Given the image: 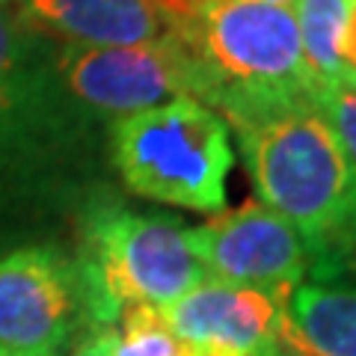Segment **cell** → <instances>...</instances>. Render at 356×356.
I'll use <instances>...</instances> for the list:
<instances>
[{
  "label": "cell",
  "instance_id": "52a82bcc",
  "mask_svg": "<svg viewBox=\"0 0 356 356\" xmlns=\"http://www.w3.org/2000/svg\"><path fill=\"white\" fill-rule=\"evenodd\" d=\"M187 238L211 280L255 288L282 306L312 276V252L303 235L261 202L220 211L202 226L187 229Z\"/></svg>",
  "mask_w": 356,
  "mask_h": 356
},
{
  "label": "cell",
  "instance_id": "8fae6325",
  "mask_svg": "<svg viewBox=\"0 0 356 356\" xmlns=\"http://www.w3.org/2000/svg\"><path fill=\"white\" fill-rule=\"evenodd\" d=\"M282 356H356V285L303 282L276 330Z\"/></svg>",
  "mask_w": 356,
  "mask_h": 356
},
{
  "label": "cell",
  "instance_id": "9c48e42d",
  "mask_svg": "<svg viewBox=\"0 0 356 356\" xmlns=\"http://www.w3.org/2000/svg\"><path fill=\"white\" fill-rule=\"evenodd\" d=\"M285 306L255 288L208 280L161 315L191 356H261L276 348Z\"/></svg>",
  "mask_w": 356,
  "mask_h": 356
},
{
  "label": "cell",
  "instance_id": "5b68a950",
  "mask_svg": "<svg viewBox=\"0 0 356 356\" xmlns=\"http://www.w3.org/2000/svg\"><path fill=\"white\" fill-rule=\"evenodd\" d=\"M57 77L77 110L131 116L172 98L205 102L202 65L181 39L146 44H57Z\"/></svg>",
  "mask_w": 356,
  "mask_h": 356
},
{
  "label": "cell",
  "instance_id": "d6986e66",
  "mask_svg": "<svg viewBox=\"0 0 356 356\" xmlns=\"http://www.w3.org/2000/svg\"><path fill=\"white\" fill-rule=\"evenodd\" d=\"M0 356H60L54 350H42V353H24V350H9V348H0Z\"/></svg>",
  "mask_w": 356,
  "mask_h": 356
},
{
  "label": "cell",
  "instance_id": "ac0fdd59",
  "mask_svg": "<svg viewBox=\"0 0 356 356\" xmlns=\"http://www.w3.org/2000/svg\"><path fill=\"white\" fill-rule=\"evenodd\" d=\"M344 65H348L350 81H356V0H353V6H350L348 33H344Z\"/></svg>",
  "mask_w": 356,
  "mask_h": 356
},
{
  "label": "cell",
  "instance_id": "3957f363",
  "mask_svg": "<svg viewBox=\"0 0 356 356\" xmlns=\"http://www.w3.org/2000/svg\"><path fill=\"white\" fill-rule=\"evenodd\" d=\"M181 220L104 208L86 229L81 259L92 327H113L125 306H170L208 282Z\"/></svg>",
  "mask_w": 356,
  "mask_h": 356
},
{
  "label": "cell",
  "instance_id": "7402d4cb",
  "mask_svg": "<svg viewBox=\"0 0 356 356\" xmlns=\"http://www.w3.org/2000/svg\"><path fill=\"white\" fill-rule=\"evenodd\" d=\"M6 3H13V0H0V9H3V6H6Z\"/></svg>",
  "mask_w": 356,
  "mask_h": 356
},
{
  "label": "cell",
  "instance_id": "8992f818",
  "mask_svg": "<svg viewBox=\"0 0 356 356\" xmlns=\"http://www.w3.org/2000/svg\"><path fill=\"white\" fill-rule=\"evenodd\" d=\"M89 318V288L81 259L51 243L0 255V348L60 353Z\"/></svg>",
  "mask_w": 356,
  "mask_h": 356
},
{
  "label": "cell",
  "instance_id": "277c9868",
  "mask_svg": "<svg viewBox=\"0 0 356 356\" xmlns=\"http://www.w3.org/2000/svg\"><path fill=\"white\" fill-rule=\"evenodd\" d=\"M181 42L202 65L208 92L222 86L315 92L291 6L261 0H196Z\"/></svg>",
  "mask_w": 356,
  "mask_h": 356
},
{
  "label": "cell",
  "instance_id": "30bf717a",
  "mask_svg": "<svg viewBox=\"0 0 356 356\" xmlns=\"http://www.w3.org/2000/svg\"><path fill=\"white\" fill-rule=\"evenodd\" d=\"M15 15L60 44H146L181 39L196 0H15Z\"/></svg>",
  "mask_w": 356,
  "mask_h": 356
},
{
  "label": "cell",
  "instance_id": "7a4b0ae2",
  "mask_svg": "<svg viewBox=\"0 0 356 356\" xmlns=\"http://www.w3.org/2000/svg\"><path fill=\"white\" fill-rule=\"evenodd\" d=\"M110 154L131 193L199 214L226 211V178L235 163L232 134L196 98L181 95L113 119Z\"/></svg>",
  "mask_w": 356,
  "mask_h": 356
},
{
  "label": "cell",
  "instance_id": "6da1fadb",
  "mask_svg": "<svg viewBox=\"0 0 356 356\" xmlns=\"http://www.w3.org/2000/svg\"><path fill=\"white\" fill-rule=\"evenodd\" d=\"M312 95L222 86L208 107L238 137L261 205L280 211L303 235L315 267L356 196V163Z\"/></svg>",
  "mask_w": 356,
  "mask_h": 356
},
{
  "label": "cell",
  "instance_id": "7c38bea8",
  "mask_svg": "<svg viewBox=\"0 0 356 356\" xmlns=\"http://www.w3.org/2000/svg\"><path fill=\"white\" fill-rule=\"evenodd\" d=\"M353 0H294L291 13L303 42V57L318 81H350L344 65V33H348Z\"/></svg>",
  "mask_w": 356,
  "mask_h": 356
},
{
  "label": "cell",
  "instance_id": "9a60e30c",
  "mask_svg": "<svg viewBox=\"0 0 356 356\" xmlns=\"http://www.w3.org/2000/svg\"><path fill=\"white\" fill-rule=\"evenodd\" d=\"M341 273L356 276V196L341 220L336 238L327 243V250L318 255L315 267H312V276L321 282L332 280V276H341Z\"/></svg>",
  "mask_w": 356,
  "mask_h": 356
},
{
  "label": "cell",
  "instance_id": "ba28073f",
  "mask_svg": "<svg viewBox=\"0 0 356 356\" xmlns=\"http://www.w3.org/2000/svg\"><path fill=\"white\" fill-rule=\"evenodd\" d=\"M57 77V44L0 9V137L36 163L72 125Z\"/></svg>",
  "mask_w": 356,
  "mask_h": 356
},
{
  "label": "cell",
  "instance_id": "5bb4252c",
  "mask_svg": "<svg viewBox=\"0 0 356 356\" xmlns=\"http://www.w3.org/2000/svg\"><path fill=\"white\" fill-rule=\"evenodd\" d=\"M312 98L341 143L344 154L356 163V81H321Z\"/></svg>",
  "mask_w": 356,
  "mask_h": 356
},
{
  "label": "cell",
  "instance_id": "4fadbf2b",
  "mask_svg": "<svg viewBox=\"0 0 356 356\" xmlns=\"http://www.w3.org/2000/svg\"><path fill=\"white\" fill-rule=\"evenodd\" d=\"M116 324L119 356H191L158 306H125Z\"/></svg>",
  "mask_w": 356,
  "mask_h": 356
},
{
  "label": "cell",
  "instance_id": "2e32d148",
  "mask_svg": "<svg viewBox=\"0 0 356 356\" xmlns=\"http://www.w3.org/2000/svg\"><path fill=\"white\" fill-rule=\"evenodd\" d=\"M72 356H119L116 327H89V332L77 341Z\"/></svg>",
  "mask_w": 356,
  "mask_h": 356
},
{
  "label": "cell",
  "instance_id": "e0dca14e",
  "mask_svg": "<svg viewBox=\"0 0 356 356\" xmlns=\"http://www.w3.org/2000/svg\"><path fill=\"white\" fill-rule=\"evenodd\" d=\"M30 170H33V161H27L15 146H9V143L0 137V187L6 181H15V178L27 175Z\"/></svg>",
  "mask_w": 356,
  "mask_h": 356
},
{
  "label": "cell",
  "instance_id": "ffe728a7",
  "mask_svg": "<svg viewBox=\"0 0 356 356\" xmlns=\"http://www.w3.org/2000/svg\"><path fill=\"white\" fill-rule=\"evenodd\" d=\"M261 3H282V6H291L294 0H261Z\"/></svg>",
  "mask_w": 356,
  "mask_h": 356
},
{
  "label": "cell",
  "instance_id": "44dd1931",
  "mask_svg": "<svg viewBox=\"0 0 356 356\" xmlns=\"http://www.w3.org/2000/svg\"><path fill=\"white\" fill-rule=\"evenodd\" d=\"M261 356H282L280 350H267V353H261Z\"/></svg>",
  "mask_w": 356,
  "mask_h": 356
}]
</instances>
